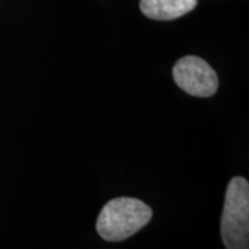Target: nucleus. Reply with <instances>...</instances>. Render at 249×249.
<instances>
[{
    "instance_id": "nucleus-1",
    "label": "nucleus",
    "mask_w": 249,
    "mask_h": 249,
    "mask_svg": "<svg viewBox=\"0 0 249 249\" xmlns=\"http://www.w3.org/2000/svg\"><path fill=\"white\" fill-rule=\"evenodd\" d=\"M152 211L148 205L136 198H115L104 205L98 214V235L109 242L124 241L142 230L151 220Z\"/></svg>"
},
{
    "instance_id": "nucleus-2",
    "label": "nucleus",
    "mask_w": 249,
    "mask_h": 249,
    "mask_svg": "<svg viewBox=\"0 0 249 249\" xmlns=\"http://www.w3.org/2000/svg\"><path fill=\"white\" fill-rule=\"evenodd\" d=\"M220 232L227 249H248L249 184L244 178H232L227 186Z\"/></svg>"
},
{
    "instance_id": "nucleus-3",
    "label": "nucleus",
    "mask_w": 249,
    "mask_h": 249,
    "mask_svg": "<svg viewBox=\"0 0 249 249\" xmlns=\"http://www.w3.org/2000/svg\"><path fill=\"white\" fill-rule=\"evenodd\" d=\"M173 79L178 88L196 97H211L219 88V78L208 62L187 55L180 58L173 67Z\"/></svg>"
},
{
    "instance_id": "nucleus-4",
    "label": "nucleus",
    "mask_w": 249,
    "mask_h": 249,
    "mask_svg": "<svg viewBox=\"0 0 249 249\" xmlns=\"http://www.w3.org/2000/svg\"><path fill=\"white\" fill-rule=\"evenodd\" d=\"M196 0H140V10L145 17L157 21H170L196 9Z\"/></svg>"
}]
</instances>
